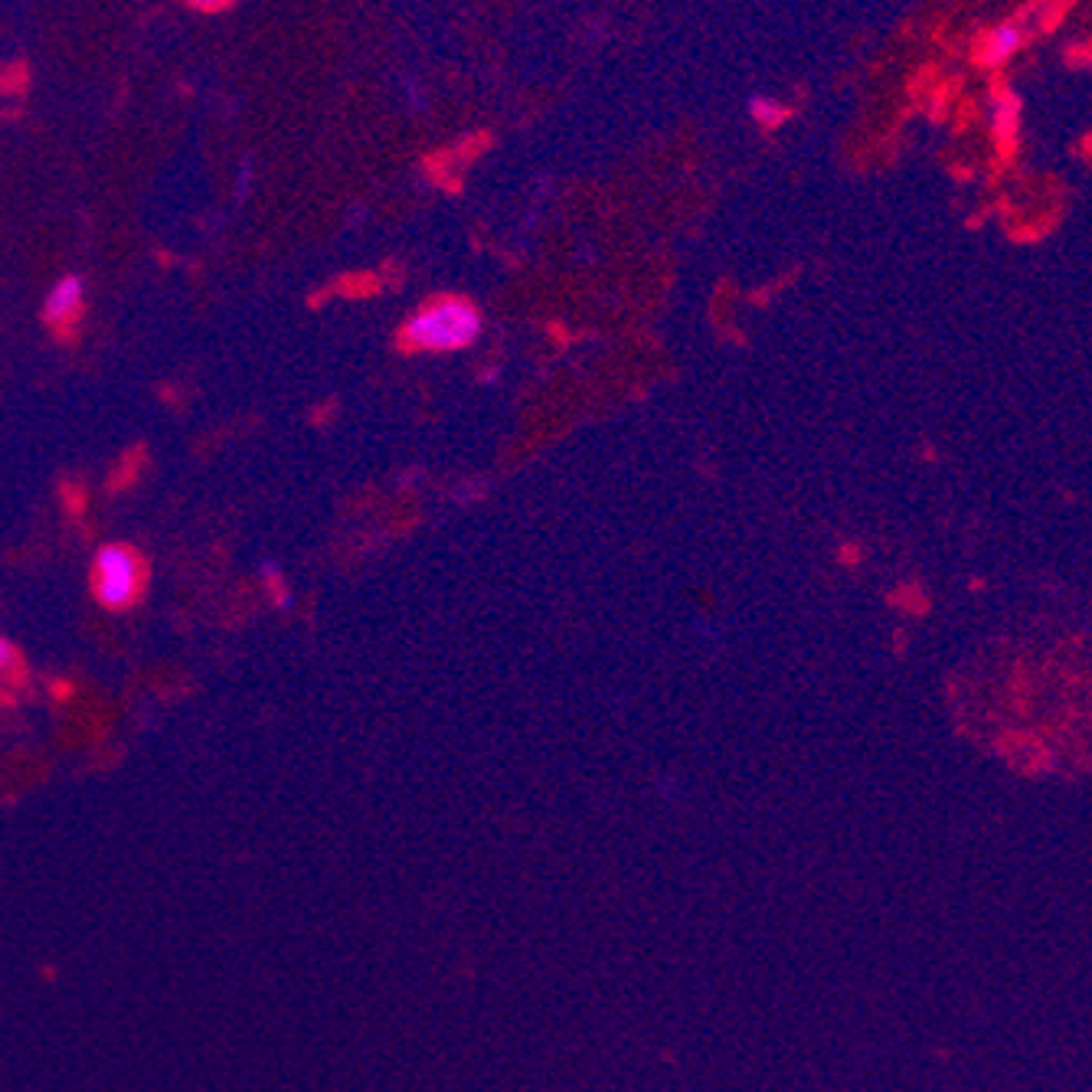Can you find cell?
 I'll list each match as a JSON object with an SVG mask.
<instances>
[{
    "label": "cell",
    "instance_id": "cell-1",
    "mask_svg": "<svg viewBox=\"0 0 1092 1092\" xmlns=\"http://www.w3.org/2000/svg\"><path fill=\"white\" fill-rule=\"evenodd\" d=\"M481 334V314L461 298H442L416 311L405 324V340L422 351H461Z\"/></svg>",
    "mask_w": 1092,
    "mask_h": 1092
},
{
    "label": "cell",
    "instance_id": "cell-2",
    "mask_svg": "<svg viewBox=\"0 0 1092 1092\" xmlns=\"http://www.w3.org/2000/svg\"><path fill=\"white\" fill-rule=\"evenodd\" d=\"M95 593L108 608H122L137 599L141 589V559L128 546H102L95 556Z\"/></svg>",
    "mask_w": 1092,
    "mask_h": 1092
},
{
    "label": "cell",
    "instance_id": "cell-3",
    "mask_svg": "<svg viewBox=\"0 0 1092 1092\" xmlns=\"http://www.w3.org/2000/svg\"><path fill=\"white\" fill-rule=\"evenodd\" d=\"M82 301H85V282H82L79 275H66V278H59V282L53 285V291L46 295L43 314H46L50 324H66L82 311Z\"/></svg>",
    "mask_w": 1092,
    "mask_h": 1092
},
{
    "label": "cell",
    "instance_id": "cell-4",
    "mask_svg": "<svg viewBox=\"0 0 1092 1092\" xmlns=\"http://www.w3.org/2000/svg\"><path fill=\"white\" fill-rule=\"evenodd\" d=\"M1024 43V30L1017 23H1001L998 30H991L981 43V63L985 66H1001L1014 56V50H1021Z\"/></svg>",
    "mask_w": 1092,
    "mask_h": 1092
},
{
    "label": "cell",
    "instance_id": "cell-5",
    "mask_svg": "<svg viewBox=\"0 0 1092 1092\" xmlns=\"http://www.w3.org/2000/svg\"><path fill=\"white\" fill-rule=\"evenodd\" d=\"M1017 122H1021V98L1011 92V89H1004V92L995 95V105H991V128H995V135L1004 137V141H1011L1014 131H1017Z\"/></svg>",
    "mask_w": 1092,
    "mask_h": 1092
},
{
    "label": "cell",
    "instance_id": "cell-6",
    "mask_svg": "<svg viewBox=\"0 0 1092 1092\" xmlns=\"http://www.w3.org/2000/svg\"><path fill=\"white\" fill-rule=\"evenodd\" d=\"M749 111H753V118L759 124H762V128H775V124H782L785 115H788V111H785V105L772 102V98H759V95H755L753 102H749Z\"/></svg>",
    "mask_w": 1092,
    "mask_h": 1092
},
{
    "label": "cell",
    "instance_id": "cell-7",
    "mask_svg": "<svg viewBox=\"0 0 1092 1092\" xmlns=\"http://www.w3.org/2000/svg\"><path fill=\"white\" fill-rule=\"evenodd\" d=\"M187 3L200 14H219V10L232 7V0H187Z\"/></svg>",
    "mask_w": 1092,
    "mask_h": 1092
},
{
    "label": "cell",
    "instance_id": "cell-8",
    "mask_svg": "<svg viewBox=\"0 0 1092 1092\" xmlns=\"http://www.w3.org/2000/svg\"><path fill=\"white\" fill-rule=\"evenodd\" d=\"M14 645H10V641H7V638H0V671H7V667H10V664H14Z\"/></svg>",
    "mask_w": 1092,
    "mask_h": 1092
}]
</instances>
